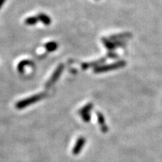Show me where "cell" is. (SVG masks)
Segmentation results:
<instances>
[{"label":"cell","instance_id":"obj_3","mask_svg":"<svg viewBox=\"0 0 162 162\" xmlns=\"http://www.w3.org/2000/svg\"><path fill=\"white\" fill-rule=\"evenodd\" d=\"M63 70H64L63 64H60V65H59L58 66H57L56 70L54 71L53 74L51 75V77H50V78L47 80L46 84H45V87H46L47 89H49V88L51 87L53 84H55V83L59 80V78H60V77L61 76V74H62V71H63Z\"/></svg>","mask_w":162,"mask_h":162},{"label":"cell","instance_id":"obj_2","mask_svg":"<svg viewBox=\"0 0 162 162\" xmlns=\"http://www.w3.org/2000/svg\"><path fill=\"white\" fill-rule=\"evenodd\" d=\"M126 65V62L125 61H119L115 63L110 64V65H99V66L94 68V72L96 74L99 73H104V72L109 71L116 70V69L120 68L125 67Z\"/></svg>","mask_w":162,"mask_h":162},{"label":"cell","instance_id":"obj_11","mask_svg":"<svg viewBox=\"0 0 162 162\" xmlns=\"http://www.w3.org/2000/svg\"><path fill=\"white\" fill-rule=\"evenodd\" d=\"M92 108H93V104H92V103H89V104H87V105L84 106L83 107L81 108L80 111H79V113H80V115L85 114H90Z\"/></svg>","mask_w":162,"mask_h":162},{"label":"cell","instance_id":"obj_9","mask_svg":"<svg viewBox=\"0 0 162 162\" xmlns=\"http://www.w3.org/2000/svg\"><path fill=\"white\" fill-rule=\"evenodd\" d=\"M37 17H38L39 21L42 22L45 26H49V25L51 23V19H50V17L49 16H47V14H45L40 13L37 15Z\"/></svg>","mask_w":162,"mask_h":162},{"label":"cell","instance_id":"obj_14","mask_svg":"<svg viewBox=\"0 0 162 162\" xmlns=\"http://www.w3.org/2000/svg\"><path fill=\"white\" fill-rule=\"evenodd\" d=\"M81 117H82L83 121L85 122H89L91 120V114H85L80 115Z\"/></svg>","mask_w":162,"mask_h":162},{"label":"cell","instance_id":"obj_15","mask_svg":"<svg viewBox=\"0 0 162 162\" xmlns=\"http://www.w3.org/2000/svg\"><path fill=\"white\" fill-rule=\"evenodd\" d=\"M5 1H6V0H0V8H2V5L4 4Z\"/></svg>","mask_w":162,"mask_h":162},{"label":"cell","instance_id":"obj_8","mask_svg":"<svg viewBox=\"0 0 162 162\" xmlns=\"http://www.w3.org/2000/svg\"><path fill=\"white\" fill-rule=\"evenodd\" d=\"M33 62L32 61L26 60H23L18 64L17 65V70L20 73H23V71H24L25 68L26 66H30V65H33Z\"/></svg>","mask_w":162,"mask_h":162},{"label":"cell","instance_id":"obj_1","mask_svg":"<svg viewBox=\"0 0 162 162\" xmlns=\"http://www.w3.org/2000/svg\"><path fill=\"white\" fill-rule=\"evenodd\" d=\"M46 96H47L46 93H39L35 94V95L31 96V97L26 98L18 101V102L16 104V105H15V107H16L17 109L18 110L24 109V108L28 107V106H30L32 105V104H35V103L40 101L41 99L44 98Z\"/></svg>","mask_w":162,"mask_h":162},{"label":"cell","instance_id":"obj_13","mask_svg":"<svg viewBox=\"0 0 162 162\" xmlns=\"http://www.w3.org/2000/svg\"><path fill=\"white\" fill-rule=\"evenodd\" d=\"M131 36V34L129 33H123V34H118V35H115L110 36V39L111 40H118V39H121V38H127V37Z\"/></svg>","mask_w":162,"mask_h":162},{"label":"cell","instance_id":"obj_10","mask_svg":"<svg viewBox=\"0 0 162 162\" xmlns=\"http://www.w3.org/2000/svg\"><path fill=\"white\" fill-rule=\"evenodd\" d=\"M57 47H58V44L55 41H50L47 43L45 44V48L48 52H53L55 50H56Z\"/></svg>","mask_w":162,"mask_h":162},{"label":"cell","instance_id":"obj_12","mask_svg":"<svg viewBox=\"0 0 162 162\" xmlns=\"http://www.w3.org/2000/svg\"><path fill=\"white\" fill-rule=\"evenodd\" d=\"M39 21L38 20V17L37 16H33V17H27L26 20H25V23L28 26H34V25L36 24Z\"/></svg>","mask_w":162,"mask_h":162},{"label":"cell","instance_id":"obj_7","mask_svg":"<svg viewBox=\"0 0 162 162\" xmlns=\"http://www.w3.org/2000/svg\"><path fill=\"white\" fill-rule=\"evenodd\" d=\"M97 117H98V123L101 126V131L104 133H106L107 131L108 128L107 127L105 124V120H104V117L101 113L98 112L97 113Z\"/></svg>","mask_w":162,"mask_h":162},{"label":"cell","instance_id":"obj_4","mask_svg":"<svg viewBox=\"0 0 162 162\" xmlns=\"http://www.w3.org/2000/svg\"><path fill=\"white\" fill-rule=\"evenodd\" d=\"M86 143V139L83 137H80L76 141L75 145H74L73 149H72V153L74 155H77L78 154H80L82 148H83V146H85Z\"/></svg>","mask_w":162,"mask_h":162},{"label":"cell","instance_id":"obj_6","mask_svg":"<svg viewBox=\"0 0 162 162\" xmlns=\"http://www.w3.org/2000/svg\"><path fill=\"white\" fill-rule=\"evenodd\" d=\"M105 60H106V58H103L99 60L94 61V62H85V63L82 64L81 67H82V69H83V70H87V69L89 68H92V67L96 68V66L97 67L99 66V65L102 63V62H105Z\"/></svg>","mask_w":162,"mask_h":162},{"label":"cell","instance_id":"obj_5","mask_svg":"<svg viewBox=\"0 0 162 162\" xmlns=\"http://www.w3.org/2000/svg\"><path fill=\"white\" fill-rule=\"evenodd\" d=\"M102 41L104 46L107 47V49H109V50H114V49L116 48L117 47L123 46L124 45V42L122 41H119V40L114 41V40H108L107 38H102Z\"/></svg>","mask_w":162,"mask_h":162}]
</instances>
